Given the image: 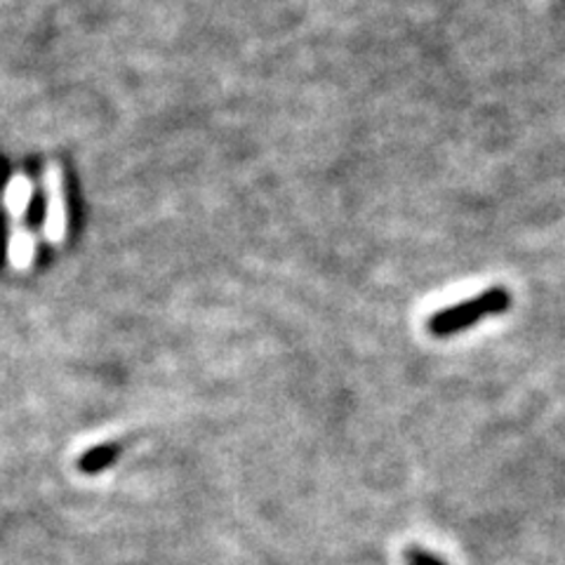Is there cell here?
<instances>
[{"instance_id": "6da1fadb", "label": "cell", "mask_w": 565, "mask_h": 565, "mask_svg": "<svg viewBox=\"0 0 565 565\" xmlns=\"http://www.w3.org/2000/svg\"><path fill=\"white\" fill-rule=\"evenodd\" d=\"M511 302H514V295L504 286H492L479 295L462 299V302L455 307H446L431 313L427 318V332L436 340L455 338L459 332L476 328L481 321H486V318L507 313L511 309Z\"/></svg>"}, {"instance_id": "7a4b0ae2", "label": "cell", "mask_w": 565, "mask_h": 565, "mask_svg": "<svg viewBox=\"0 0 565 565\" xmlns=\"http://www.w3.org/2000/svg\"><path fill=\"white\" fill-rule=\"evenodd\" d=\"M43 184H45V199H47L43 234L52 245H60L66 238L68 215H66V196H64V177L57 163L47 166Z\"/></svg>"}, {"instance_id": "3957f363", "label": "cell", "mask_w": 565, "mask_h": 565, "mask_svg": "<svg viewBox=\"0 0 565 565\" xmlns=\"http://www.w3.org/2000/svg\"><path fill=\"white\" fill-rule=\"evenodd\" d=\"M33 199V182L26 174H14L6 186L3 203L8 207V215L12 220V228L26 226V212Z\"/></svg>"}, {"instance_id": "277c9868", "label": "cell", "mask_w": 565, "mask_h": 565, "mask_svg": "<svg viewBox=\"0 0 565 565\" xmlns=\"http://www.w3.org/2000/svg\"><path fill=\"white\" fill-rule=\"evenodd\" d=\"M8 257L14 269H26L35 257V238L29 228H12L8 243Z\"/></svg>"}, {"instance_id": "5b68a950", "label": "cell", "mask_w": 565, "mask_h": 565, "mask_svg": "<svg viewBox=\"0 0 565 565\" xmlns=\"http://www.w3.org/2000/svg\"><path fill=\"white\" fill-rule=\"evenodd\" d=\"M116 455H118V448H114V446L97 448V450H93L90 455H87L85 459H81V467H83L85 471H99L102 467L111 465L114 459H116Z\"/></svg>"}, {"instance_id": "8992f818", "label": "cell", "mask_w": 565, "mask_h": 565, "mask_svg": "<svg viewBox=\"0 0 565 565\" xmlns=\"http://www.w3.org/2000/svg\"><path fill=\"white\" fill-rule=\"evenodd\" d=\"M403 558H405V565H448L444 558L436 556L429 550H424L419 544H411L408 550H405Z\"/></svg>"}]
</instances>
